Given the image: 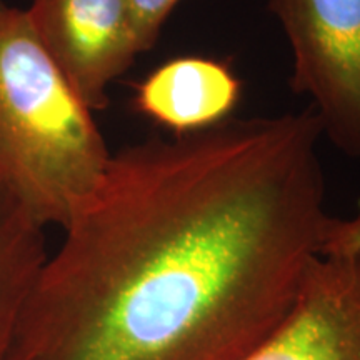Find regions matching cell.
I'll list each match as a JSON object with an SVG mask.
<instances>
[{
    "label": "cell",
    "mask_w": 360,
    "mask_h": 360,
    "mask_svg": "<svg viewBox=\"0 0 360 360\" xmlns=\"http://www.w3.org/2000/svg\"><path fill=\"white\" fill-rule=\"evenodd\" d=\"M312 109L152 135L112 154L65 224L7 360H250L321 257Z\"/></svg>",
    "instance_id": "1"
},
{
    "label": "cell",
    "mask_w": 360,
    "mask_h": 360,
    "mask_svg": "<svg viewBox=\"0 0 360 360\" xmlns=\"http://www.w3.org/2000/svg\"><path fill=\"white\" fill-rule=\"evenodd\" d=\"M94 112L45 52L25 8L0 2V191L64 229L112 157Z\"/></svg>",
    "instance_id": "2"
},
{
    "label": "cell",
    "mask_w": 360,
    "mask_h": 360,
    "mask_svg": "<svg viewBox=\"0 0 360 360\" xmlns=\"http://www.w3.org/2000/svg\"><path fill=\"white\" fill-rule=\"evenodd\" d=\"M292 51V90L312 101L322 134L360 159V0H269Z\"/></svg>",
    "instance_id": "3"
},
{
    "label": "cell",
    "mask_w": 360,
    "mask_h": 360,
    "mask_svg": "<svg viewBox=\"0 0 360 360\" xmlns=\"http://www.w3.org/2000/svg\"><path fill=\"white\" fill-rule=\"evenodd\" d=\"M30 24L90 110L109 105V89L141 52L129 0H32Z\"/></svg>",
    "instance_id": "4"
},
{
    "label": "cell",
    "mask_w": 360,
    "mask_h": 360,
    "mask_svg": "<svg viewBox=\"0 0 360 360\" xmlns=\"http://www.w3.org/2000/svg\"><path fill=\"white\" fill-rule=\"evenodd\" d=\"M250 360H360V254L315 260L290 321Z\"/></svg>",
    "instance_id": "5"
},
{
    "label": "cell",
    "mask_w": 360,
    "mask_h": 360,
    "mask_svg": "<svg viewBox=\"0 0 360 360\" xmlns=\"http://www.w3.org/2000/svg\"><path fill=\"white\" fill-rule=\"evenodd\" d=\"M242 82L227 62L177 57L152 70L135 89L134 107L174 135L214 127L231 119Z\"/></svg>",
    "instance_id": "6"
},
{
    "label": "cell",
    "mask_w": 360,
    "mask_h": 360,
    "mask_svg": "<svg viewBox=\"0 0 360 360\" xmlns=\"http://www.w3.org/2000/svg\"><path fill=\"white\" fill-rule=\"evenodd\" d=\"M47 257L45 229L0 191V360L8 359L22 314Z\"/></svg>",
    "instance_id": "7"
},
{
    "label": "cell",
    "mask_w": 360,
    "mask_h": 360,
    "mask_svg": "<svg viewBox=\"0 0 360 360\" xmlns=\"http://www.w3.org/2000/svg\"><path fill=\"white\" fill-rule=\"evenodd\" d=\"M180 2L184 0H129L141 52L154 47L165 22Z\"/></svg>",
    "instance_id": "8"
},
{
    "label": "cell",
    "mask_w": 360,
    "mask_h": 360,
    "mask_svg": "<svg viewBox=\"0 0 360 360\" xmlns=\"http://www.w3.org/2000/svg\"><path fill=\"white\" fill-rule=\"evenodd\" d=\"M322 255H357L360 254V202L359 210L350 219L328 220L322 242Z\"/></svg>",
    "instance_id": "9"
},
{
    "label": "cell",
    "mask_w": 360,
    "mask_h": 360,
    "mask_svg": "<svg viewBox=\"0 0 360 360\" xmlns=\"http://www.w3.org/2000/svg\"><path fill=\"white\" fill-rule=\"evenodd\" d=\"M0 2H2V0H0Z\"/></svg>",
    "instance_id": "10"
}]
</instances>
